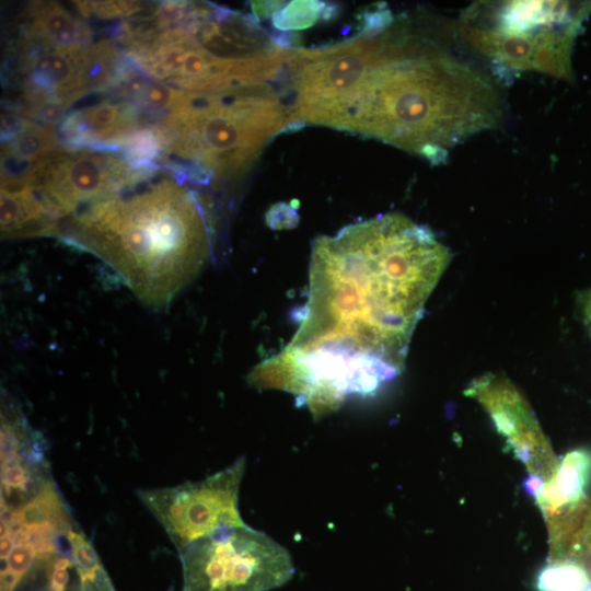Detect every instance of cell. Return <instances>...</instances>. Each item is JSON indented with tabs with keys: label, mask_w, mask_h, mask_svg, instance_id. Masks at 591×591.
Segmentation results:
<instances>
[{
	"label": "cell",
	"mask_w": 591,
	"mask_h": 591,
	"mask_svg": "<svg viewBox=\"0 0 591 591\" xmlns=\"http://www.w3.org/2000/svg\"><path fill=\"white\" fill-rule=\"evenodd\" d=\"M1 522L24 525H51L66 534L72 529L68 508L49 478L27 502L13 510L1 509Z\"/></svg>",
	"instance_id": "obj_14"
},
{
	"label": "cell",
	"mask_w": 591,
	"mask_h": 591,
	"mask_svg": "<svg viewBox=\"0 0 591 591\" xmlns=\"http://www.w3.org/2000/svg\"><path fill=\"white\" fill-rule=\"evenodd\" d=\"M178 553L182 591H269L294 573L289 552L246 524L220 529Z\"/></svg>",
	"instance_id": "obj_6"
},
{
	"label": "cell",
	"mask_w": 591,
	"mask_h": 591,
	"mask_svg": "<svg viewBox=\"0 0 591 591\" xmlns=\"http://www.w3.org/2000/svg\"><path fill=\"white\" fill-rule=\"evenodd\" d=\"M0 227L5 239L56 235L60 220L38 195L26 188L0 195Z\"/></svg>",
	"instance_id": "obj_12"
},
{
	"label": "cell",
	"mask_w": 591,
	"mask_h": 591,
	"mask_svg": "<svg viewBox=\"0 0 591 591\" xmlns=\"http://www.w3.org/2000/svg\"><path fill=\"white\" fill-rule=\"evenodd\" d=\"M293 125L290 108L266 83L216 92L182 90L174 109L155 124L161 162L201 178L233 181L246 172L268 141Z\"/></svg>",
	"instance_id": "obj_4"
},
{
	"label": "cell",
	"mask_w": 591,
	"mask_h": 591,
	"mask_svg": "<svg viewBox=\"0 0 591 591\" xmlns=\"http://www.w3.org/2000/svg\"><path fill=\"white\" fill-rule=\"evenodd\" d=\"M157 173L67 217L56 235L103 259L141 302L162 308L205 266L211 225L194 190Z\"/></svg>",
	"instance_id": "obj_3"
},
{
	"label": "cell",
	"mask_w": 591,
	"mask_h": 591,
	"mask_svg": "<svg viewBox=\"0 0 591 591\" xmlns=\"http://www.w3.org/2000/svg\"><path fill=\"white\" fill-rule=\"evenodd\" d=\"M590 12L591 2H477L462 14L459 33L499 67L568 80L575 38Z\"/></svg>",
	"instance_id": "obj_5"
},
{
	"label": "cell",
	"mask_w": 591,
	"mask_h": 591,
	"mask_svg": "<svg viewBox=\"0 0 591 591\" xmlns=\"http://www.w3.org/2000/svg\"><path fill=\"white\" fill-rule=\"evenodd\" d=\"M451 260L425 225L389 213L314 241L309 300L287 347L251 384L298 396L318 415L399 374L425 304Z\"/></svg>",
	"instance_id": "obj_1"
},
{
	"label": "cell",
	"mask_w": 591,
	"mask_h": 591,
	"mask_svg": "<svg viewBox=\"0 0 591 591\" xmlns=\"http://www.w3.org/2000/svg\"><path fill=\"white\" fill-rule=\"evenodd\" d=\"M591 478V453L576 450L559 463L555 477L542 484L528 479L526 488L534 495L542 512L575 505L586 498L584 489Z\"/></svg>",
	"instance_id": "obj_13"
},
{
	"label": "cell",
	"mask_w": 591,
	"mask_h": 591,
	"mask_svg": "<svg viewBox=\"0 0 591 591\" xmlns=\"http://www.w3.org/2000/svg\"><path fill=\"white\" fill-rule=\"evenodd\" d=\"M66 538L81 582L94 581L106 572L94 547L82 532L72 528Z\"/></svg>",
	"instance_id": "obj_16"
},
{
	"label": "cell",
	"mask_w": 591,
	"mask_h": 591,
	"mask_svg": "<svg viewBox=\"0 0 591 591\" xmlns=\"http://www.w3.org/2000/svg\"><path fill=\"white\" fill-rule=\"evenodd\" d=\"M146 127L151 126L138 108L115 94L67 113L57 135L67 148L120 152L127 139Z\"/></svg>",
	"instance_id": "obj_10"
},
{
	"label": "cell",
	"mask_w": 591,
	"mask_h": 591,
	"mask_svg": "<svg viewBox=\"0 0 591 591\" xmlns=\"http://www.w3.org/2000/svg\"><path fill=\"white\" fill-rule=\"evenodd\" d=\"M465 395L476 399L489 414L518 459L542 484L551 482L559 463L530 405L505 376L487 373L474 380Z\"/></svg>",
	"instance_id": "obj_9"
},
{
	"label": "cell",
	"mask_w": 591,
	"mask_h": 591,
	"mask_svg": "<svg viewBox=\"0 0 591 591\" xmlns=\"http://www.w3.org/2000/svg\"><path fill=\"white\" fill-rule=\"evenodd\" d=\"M78 12L86 18L126 19L138 14L143 5L135 1H77Z\"/></svg>",
	"instance_id": "obj_17"
},
{
	"label": "cell",
	"mask_w": 591,
	"mask_h": 591,
	"mask_svg": "<svg viewBox=\"0 0 591 591\" xmlns=\"http://www.w3.org/2000/svg\"><path fill=\"white\" fill-rule=\"evenodd\" d=\"M540 591H591L584 572L572 561L548 563L537 579Z\"/></svg>",
	"instance_id": "obj_15"
},
{
	"label": "cell",
	"mask_w": 591,
	"mask_h": 591,
	"mask_svg": "<svg viewBox=\"0 0 591 591\" xmlns=\"http://www.w3.org/2000/svg\"><path fill=\"white\" fill-rule=\"evenodd\" d=\"M501 111L485 74L393 22L340 48L321 124L440 162L455 144L495 127Z\"/></svg>",
	"instance_id": "obj_2"
},
{
	"label": "cell",
	"mask_w": 591,
	"mask_h": 591,
	"mask_svg": "<svg viewBox=\"0 0 591 591\" xmlns=\"http://www.w3.org/2000/svg\"><path fill=\"white\" fill-rule=\"evenodd\" d=\"M20 37L56 48L92 44V30L57 2H33L22 15Z\"/></svg>",
	"instance_id": "obj_11"
},
{
	"label": "cell",
	"mask_w": 591,
	"mask_h": 591,
	"mask_svg": "<svg viewBox=\"0 0 591 591\" xmlns=\"http://www.w3.org/2000/svg\"><path fill=\"white\" fill-rule=\"evenodd\" d=\"M121 152L61 146L32 171L28 186L60 220L153 175Z\"/></svg>",
	"instance_id": "obj_7"
},
{
	"label": "cell",
	"mask_w": 591,
	"mask_h": 591,
	"mask_svg": "<svg viewBox=\"0 0 591 591\" xmlns=\"http://www.w3.org/2000/svg\"><path fill=\"white\" fill-rule=\"evenodd\" d=\"M245 457L199 482L138 489L137 495L179 552L220 529L245 525L239 511V489Z\"/></svg>",
	"instance_id": "obj_8"
}]
</instances>
